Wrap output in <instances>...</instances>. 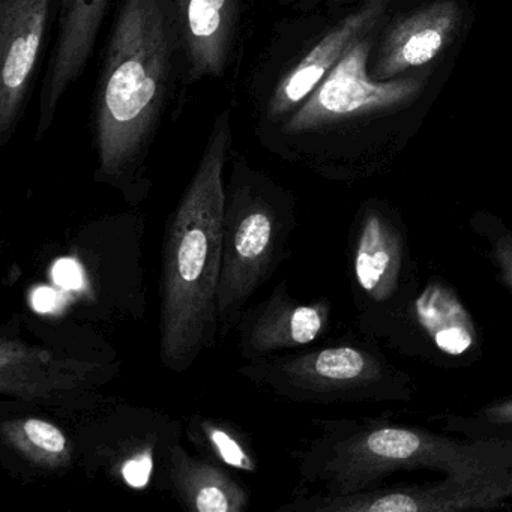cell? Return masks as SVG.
<instances>
[{
  "mask_svg": "<svg viewBox=\"0 0 512 512\" xmlns=\"http://www.w3.org/2000/svg\"><path fill=\"white\" fill-rule=\"evenodd\" d=\"M116 0H59L56 32L38 94L35 140L52 130L67 92L88 67Z\"/></svg>",
  "mask_w": 512,
  "mask_h": 512,
  "instance_id": "obj_9",
  "label": "cell"
},
{
  "mask_svg": "<svg viewBox=\"0 0 512 512\" xmlns=\"http://www.w3.org/2000/svg\"><path fill=\"white\" fill-rule=\"evenodd\" d=\"M394 247L385 224L376 215H368L362 226L355 257L358 283L368 293L382 289L391 280Z\"/></svg>",
  "mask_w": 512,
  "mask_h": 512,
  "instance_id": "obj_14",
  "label": "cell"
},
{
  "mask_svg": "<svg viewBox=\"0 0 512 512\" xmlns=\"http://www.w3.org/2000/svg\"><path fill=\"white\" fill-rule=\"evenodd\" d=\"M419 323L436 346L448 355L458 356L472 347L473 326L457 299L442 287H428L416 301Z\"/></svg>",
  "mask_w": 512,
  "mask_h": 512,
  "instance_id": "obj_13",
  "label": "cell"
},
{
  "mask_svg": "<svg viewBox=\"0 0 512 512\" xmlns=\"http://www.w3.org/2000/svg\"><path fill=\"white\" fill-rule=\"evenodd\" d=\"M463 20L460 0H433L400 14L377 32L368 73L379 82L413 76L451 47Z\"/></svg>",
  "mask_w": 512,
  "mask_h": 512,
  "instance_id": "obj_8",
  "label": "cell"
},
{
  "mask_svg": "<svg viewBox=\"0 0 512 512\" xmlns=\"http://www.w3.org/2000/svg\"><path fill=\"white\" fill-rule=\"evenodd\" d=\"M281 7L290 8L293 11H308L320 7H337L346 4H364L368 0H278Z\"/></svg>",
  "mask_w": 512,
  "mask_h": 512,
  "instance_id": "obj_19",
  "label": "cell"
},
{
  "mask_svg": "<svg viewBox=\"0 0 512 512\" xmlns=\"http://www.w3.org/2000/svg\"><path fill=\"white\" fill-rule=\"evenodd\" d=\"M2 442L26 461L43 469L59 470L71 464V446L61 428L38 418L2 422Z\"/></svg>",
  "mask_w": 512,
  "mask_h": 512,
  "instance_id": "obj_12",
  "label": "cell"
},
{
  "mask_svg": "<svg viewBox=\"0 0 512 512\" xmlns=\"http://www.w3.org/2000/svg\"><path fill=\"white\" fill-rule=\"evenodd\" d=\"M152 472V457L149 452L137 455L125 463L122 476L128 485L134 488H143L148 484Z\"/></svg>",
  "mask_w": 512,
  "mask_h": 512,
  "instance_id": "obj_17",
  "label": "cell"
},
{
  "mask_svg": "<svg viewBox=\"0 0 512 512\" xmlns=\"http://www.w3.org/2000/svg\"><path fill=\"white\" fill-rule=\"evenodd\" d=\"M170 479L182 502L199 512H241L247 508L244 488L221 467L190 457L181 446L170 452Z\"/></svg>",
  "mask_w": 512,
  "mask_h": 512,
  "instance_id": "obj_11",
  "label": "cell"
},
{
  "mask_svg": "<svg viewBox=\"0 0 512 512\" xmlns=\"http://www.w3.org/2000/svg\"><path fill=\"white\" fill-rule=\"evenodd\" d=\"M421 448V440L410 431L385 428L374 431L362 443V449L368 457H379L383 460H403L416 454Z\"/></svg>",
  "mask_w": 512,
  "mask_h": 512,
  "instance_id": "obj_15",
  "label": "cell"
},
{
  "mask_svg": "<svg viewBox=\"0 0 512 512\" xmlns=\"http://www.w3.org/2000/svg\"><path fill=\"white\" fill-rule=\"evenodd\" d=\"M53 280L62 289H79L82 286V271L74 260H59L53 268Z\"/></svg>",
  "mask_w": 512,
  "mask_h": 512,
  "instance_id": "obj_18",
  "label": "cell"
},
{
  "mask_svg": "<svg viewBox=\"0 0 512 512\" xmlns=\"http://www.w3.org/2000/svg\"><path fill=\"white\" fill-rule=\"evenodd\" d=\"M187 89L235 70L266 0H172Z\"/></svg>",
  "mask_w": 512,
  "mask_h": 512,
  "instance_id": "obj_7",
  "label": "cell"
},
{
  "mask_svg": "<svg viewBox=\"0 0 512 512\" xmlns=\"http://www.w3.org/2000/svg\"><path fill=\"white\" fill-rule=\"evenodd\" d=\"M374 37L356 44L307 101L260 145L283 160L328 169L373 121L415 103L424 89V77L379 82L368 73Z\"/></svg>",
  "mask_w": 512,
  "mask_h": 512,
  "instance_id": "obj_4",
  "label": "cell"
},
{
  "mask_svg": "<svg viewBox=\"0 0 512 512\" xmlns=\"http://www.w3.org/2000/svg\"><path fill=\"white\" fill-rule=\"evenodd\" d=\"M491 418L497 421H511L512 422V403L505 404V406L496 407L491 410Z\"/></svg>",
  "mask_w": 512,
  "mask_h": 512,
  "instance_id": "obj_22",
  "label": "cell"
},
{
  "mask_svg": "<svg viewBox=\"0 0 512 512\" xmlns=\"http://www.w3.org/2000/svg\"><path fill=\"white\" fill-rule=\"evenodd\" d=\"M185 56L172 0H116L92 97L95 179L128 199L148 190L164 119L185 98Z\"/></svg>",
  "mask_w": 512,
  "mask_h": 512,
  "instance_id": "obj_1",
  "label": "cell"
},
{
  "mask_svg": "<svg viewBox=\"0 0 512 512\" xmlns=\"http://www.w3.org/2000/svg\"><path fill=\"white\" fill-rule=\"evenodd\" d=\"M58 11L59 0H0V146L25 116Z\"/></svg>",
  "mask_w": 512,
  "mask_h": 512,
  "instance_id": "obj_6",
  "label": "cell"
},
{
  "mask_svg": "<svg viewBox=\"0 0 512 512\" xmlns=\"http://www.w3.org/2000/svg\"><path fill=\"white\" fill-rule=\"evenodd\" d=\"M32 304L40 313H49L58 307V293L50 287H40L32 296Z\"/></svg>",
  "mask_w": 512,
  "mask_h": 512,
  "instance_id": "obj_20",
  "label": "cell"
},
{
  "mask_svg": "<svg viewBox=\"0 0 512 512\" xmlns=\"http://www.w3.org/2000/svg\"><path fill=\"white\" fill-rule=\"evenodd\" d=\"M500 262H502L503 271L508 277L509 283L512 284V242L499 248Z\"/></svg>",
  "mask_w": 512,
  "mask_h": 512,
  "instance_id": "obj_21",
  "label": "cell"
},
{
  "mask_svg": "<svg viewBox=\"0 0 512 512\" xmlns=\"http://www.w3.org/2000/svg\"><path fill=\"white\" fill-rule=\"evenodd\" d=\"M203 431L208 437V442L211 443L212 448L217 451L224 463L242 470L254 469V463L248 457L247 452L227 431L214 427V425H203Z\"/></svg>",
  "mask_w": 512,
  "mask_h": 512,
  "instance_id": "obj_16",
  "label": "cell"
},
{
  "mask_svg": "<svg viewBox=\"0 0 512 512\" xmlns=\"http://www.w3.org/2000/svg\"><path fill=\"white\" fill-rule=\"evenodd\" d=\"M226 184L223 263L218 284V325L226 335L242 319L253 293L268 280L283 248L289 196L266 173L233 154Z\"/></svg>",
  "mask_w": 512,
  "mask_h": 512,
  "instance_id": "obj_5",
  "label": "cell"
},
{
  "mask_svg": "<svg viewBox=\"0 0 512 512\" xmlns=\"http://www.w3.org/2000/svg\"><path fill=\"white\" fill-rule=\"evenodd\" d=\"M233 107L215 116L199 166L167 223L161 275L160 358L182 373L214 346L223 263L226 184Z\"/></svg>",
  "mask_w": 512,
  "mask_h": 512,
  "instance_id": "obj_2",
  "label": "cell"
},
{
  "mask_svg": "<svg viewBox=\"0 0 512 512\" xmlns=\"http://www.w3.org/2000/svg\"><path fill=\"white\" fill-rule=\"evenodd\" d=\"M391 2L368 0L334 22L316 10L295 11L274 26L244 86L259 142L307 101L356 44L379 32Z\"/></svg>",
  "mask_w": 512,
  "mask_h": 512,
  "instance_id": "obj_3",
  "label": "cell"
},
{
  "mask_svg": "<svg viewBox=\"0 0 512 512\" xmlns=\"http://www.w3.org/2000/svg\"><path fill=\"white\" fill-rule=\"evenodd\" d=\"M283 284L266 301L242 316L239 349L245 358H268L272 353L313 343L323 329L325 310L319 305L295 304Z\"/></svg>",
  "mask_w": 512,
  "mask_h": 512,
  "instance_id": "obj_10",
  "label": "cell"
}]
</instances>
